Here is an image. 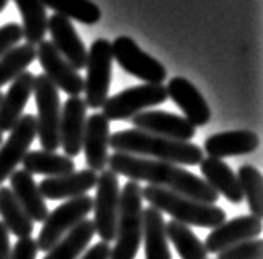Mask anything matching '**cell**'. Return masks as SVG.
I'll return each instance as SVG.
<instances>
[{
  "instance_id": "obj_1",
  "label": "cell",
  "mask_w": 263,
  "mask_h": 259,
  "mask_svg": "<svg viewBox=\"0 0 263 259\" xmlns=\"http://www.w3.org/2000/svg\"><path fill=\"white\" fill-rule=\"evenodd\" d=\"M107 165L110 166V171L125 176L128 181H147L152 186L168 189L206 204H215L218 201V195L200 176L174 163L127 153H114L108 156Z\"/></svg>"
},
{
  "instance_id": "obj_2",
  "label": "cell",
  "mask_w": 263,
  "mask_h": 259,
  "mask_svg": "<svg viewBox=\"0 0 263 259\" xmlns=\"http://www.w3.org/2000/svg\"><path fill=\"white\" fill-rule=\"evenodd\" d=\"M108 148L115 149L114 153L143 156L150 160L174 163L178 166H195L203 160V149L195 143L163 138L137 128L110 135Z\"/></svg>"
},
{
  "instance_id": "obj_3",
  "label": "cell",
  "mask_w": 263,
  "mask_h": 259,
  "mask_svg": "<svg viewBox=\"0 0 263 259\" xmlns=\"http://www.w3.org/2000/svg\"><path fill=\"white\" fill-rule=\"evenodd\" d=\"M142 198L152 208L158 209L162 214L167 213L174 221L182 223L185 226L215 229L227 221L225 209L217 204L200 203L158 186L148 185L147 188H142Z\"/></svg>"
},
{
  "instance_id": "obj_4",
  "label": "cell",
  "mask_w": 263,
  "mask_h": 259,
  "mask_svg": "<svg viewBox=\"0 0 263 259\" xmlns=\"http://www.w3.org/2000/svg\"><path fill=\"white\" fill-rule=\"evenodd\" d=\"M142 186L127 181L120 189L119 220H117L115 244L108 259H135L142 244Z\"/></svg>"
},
{
  "instance_id": "obj_5",
  "label": "cell",
  "mask_w": 263,
  "mask_h": 259,
  "mask_svg": "<svg viewBox=\"0 0 263 259\" xmlns=\"http://www.w3.org/2000/svg\"><path fill=\"white\" fill-rule=\"evenodd\" d=\"M33 95L37 103V136L44 152L60 148V97L59 90L45 75H37L33 81Z\"/></svg>"
},
{
  "instance_id": "obj_6",
  "label": "cell",
  "mask_w": 263,
  "mask_h": 259,
  "mask_svg": "<svg viewBox=\"0 0 263 259\" xmlns=\"http://www.w3.org/2000/svg\"><path fill=\"white\" fill-rule=\"evenodd\" d=\"M112 45L105 38H97L87 55V77L84 78L85 105L99 110L108 98L110 81H112Z\"/></svg>"
},
{
  "instance_id": "obj_7",
  "label": "cell",
  "mask_w": 263,
  "mask_h": 259,
  "mask_svg": "<svg viewBox=\"0 0 263 259\" xmlns=\"http://www.w3.org/2000/svg\"><path fill=\"white\" fill-rule=\"evenodd\" d=\"M97 195L93 198V228L95 234L103 243H114L117 234V220L120 206V183L119 175L110 169L100 171L97 178Z\"/></svg>"
},
{
  "instance_id": "obj_8",
  "label": "cell",
  "mask_w": 263,
  "mask_h": 259,
  "mask_svg": "<svg viewBox=\"0 0 263 259\" xmlns=\"http://www.w3.org/2000/svg\"><path fill=\"white\" fill-rule=\"evenodd\" d=\"M92 208H93V198L84 195V196L72 198V200H67L60 206L55 208L52 213H48L37 238L39 251L47 253L68 231H72L79 223L87 220Z\"/></svg>"
},
{
  "instance_id": "obj_9",
  "label": "cell",
  "mask_w": 263,
  "mask_h": 259,
  "mask_svg": "<svg viewBox=\"0 0 263 259\" xmlns=\"http://www.w3.org/2000/svg\"><path fill=\"white\" fill-rule=\"evenodd\" d=\"M167 90L163 85H137L127 90L108 97L102 106V115L108 121H123L132 120L135 115L145 112L147 108L162 105L167 101Z\"/></svg>"
},
{
  "instance_id": "obj_10",
  "label": "cell",
  "mask_w": 263,
  "mask_h": 259,
  "mask_svg": "<svg viewBox=\"0 0 263 259\" xmlns=\"http://www.w3.org/2000/svg\"><path fill=\"white\" fill-rule=\"evenodd\" d=\"M110 45H112L114 60L132 77L142 80L148 85H162L167 80V68L157 58L143 52L134 38L120 35Z\"/></svg>"
},
{
  "instance_id": "obj_11",
  "label": "cell",
  "mask_w": 263,
  "mask_h": 259,
  "mask_svg": "<svg viewBox=\"0 0 263 259\" xmlns=\"http://www.w3.org/2000/svg\"><path fill=\"white\" fill-rule=\"evenodd\" d=\"M37 136V118L35 115L25 113L17 121V125L10 130L9 138L4 145H0V186L10 178L15 171L18 163H22L24 156L29 152L30 145Z\"/></svg>"
},
{
  "instance_id": "obj_12",
  "label": "cell",
  "mask_w": 263,
  "mask_h": 259,
  "mask_svg": "<svg viewBox=\"0 0 263 259\" xmlns=\"http://www.w3.org/2000/svg\"><path fill=\"white\" fill-rule=\"evenodd\" d=\"M37 58L44 68V75L52 81L57 90L70 97H79L84 92V77L68 65V62L57 52L48 40H42L37 47Z\"/></svg>"
},
{
  "instance_id": "obj_13",
  "label": "cell",
  "mask_w": 263,
  "mask_h": 259,
  "mask_svg": "<svg viewBox=\"0 0 263 259\" xmlns=\"http://www.w3.org/2000/svg\"><path fill=\"white\" fill-rule=\"evenodd\" d=\"M261 233V220L252 214H241L230 221L221 223L220 226L210 231L203 246L206 253L218 254L221 251L235 246L238 243L257 240Z\"/></svg>"
},
{
  "instance_id": "obj_14",
  "label": "cell",
  "mask_w": 263,
  "mask_h": 259,
  "mask_svg": "<svg viewBox=\"0 0 263 259\" xmlns=\"http://www.w3.org/2000/svg\"><path fill=\"white\" fill-rule=\"evenodd\" d=\"M137 130L177 141H190L197 136V128L183 117L162 110H145L132 118Z\"/></svg>"
},
{
  "instance_id": "obj_15",
  "label": "cell",
  "mask_w": 263,
  "mask_h": 259,
  "mask_svg": "<svg viewBox=\"0 0 263 259\" xmlns=\"http://www.w3.org/2000/svg\"><path fill=\"white\" fill-rule=\"evenodd\" d=\"M167 97L183 112L185 120L193 126H205L212 118L210 106L198 88L183 77H174L165 87Z\"/></svg>"
},
{
  "instance_id": "obj_16",
  "label": "cell",
  "mask_w": 263,
  "mask_h": 259,
  "mask_svg": "<svg viewBox=\"0 0 263 259\" xmlns=\"http://www.w3.org/2000/svg\"><path fill=\"white\" fill-rule=\"evenodd\" d=\"M47 30L52 37V45L64 57L73 70H82L87 65L88 50L79 37L73 24L62 15H52L47 20Z\"/></svg>"
},
{
  "instance_id": "obj_17",
  "label": "cell",
  "mask_w": 263,
  "mask_h": 259,
  "mask_svg": "<svg viewBox=\"0 0 263 259\" xmlns=\"http://www.w3.org/2000/svg\"><path fill=\"white\" fill-rule=\"evenodd\" d=\"M85 121V100L80 97H70L64 103V110L60 113V146L68 158H75L82 152Z\"/></svg>"
},
{
  "instance_id": "obj_18",
  "label": "cell",
  "mask_w": 263,
  "mask_h": 259,
  "mask_svg": "<svg viewBox=\"0 0 263 259\" xmlns=\"http://www.w3.org/2000/svg\"><path fill=\"white\" fill-rule=\"evenodd\" d=\"M108 138L110 121L102 113L90 115L85 121V132L82 138V149L85 163L92 171H103L108 163Z\"/></svg>"
},
{
  "instance_id": "obj_19",
  "label": "cell",
  "mask_w": 263,
  "mask_h": 259,
  "mask_svg": "<svg viewBox=\"0 0 263 259\" xmlns=\"http://www.w3.org/2000/svg\"><path fill=\"white\" fill-rule=\"evenodd\" d=\"M33 81L35 75L22 72L10 83L9 90L0 100V132H10L17 121L24 117V110L33 95Z\"/></svg>"
},
{
  "instance_id": "obj_20",
  "label": "cell",
  "mask_w": 263,
  "mask_h": 259,
  "mask_svg": "<svg viewBox=\"0 0 263 259\" xmlns=\"http://www.w3.org/2000/svg\"><path fill=\"white\" fill-rule=\"evenodd\" d=\"M99 175L92 169H80L62 176H52L40 181L39 189L45 200L50 201H62L72 200V198L84 196L97 185Z\"/></svg>"
},
{
  "instance_id": "obj_21",
  "label": "cell",
  "mask_w": 263,
  "mask_h": 259,
  "mask_svg": "<svg viewBox=\"0 0 263 259\" xmlns=\"http://www.w3.org/2000/svg\"><path fill=\"white\" fill-rule=\"evenodd\" d=\"M260 146V138L255 132L248 130H232V132L215 133L203 143V149L210 158L223 160L227 156H238L253 153Z\"/></svg>"
},
{
  "instance_id": "obj_22",
  "label": "cell",
  "mask_w": 263,
  "mask_h": 259,
  "mask_svg": "<svg viewBox=\"0 0 263 259\" xmlns=\"http://www.w3.org/2000/svg\"><path fill=\"white\" fill-rule=\"evenodd\" d=\"M10 191L15 196L17 203L22 206L25 214L35 223H44L48 216V206L45 198L39 189V185L30 173L25 169H17L10 175Z\"/></svg>"
},
{
  "instance_id": "obj_23",
  "label": "cell",
  "mask_w": 263,
  "mask_h": 259,
  "mask_svg": "<svg viewBox=\"0 0 263 259\" xmlns=\"http://www.w3.org/2000/svg\"><path fill=\"white\" fill-rule=\"evenodd\" d=\"M200 171H202L203 181L209 185L218 196L227 198L232 204H240L243 201V195L238 185L237 175L227 165L223 160L210 158L206 156L200 161Z\"/></svg>"
},
{
  "instance_id": "obj_24",
  "label": "cell",
  "mask_w": 263,
  "mask_h": 259,
  "mask_svg": "<svg viewBox=\"0 0 263 259\" xmlns=\"http://www.w3.org/2000/svg\"><path fill=\"white\" fill-rule=\"evenodd\" d=\"M142 240L147 259H174L165 231L163 214L155 208H145L142 218Z\"/></svg>"
},
{
  "instance_id": "obj_25",
  "label": "cell",
  "mask_w": 263,
  "mask_h": 259,
  "mask_svg": "<svg viewBox=\"0 0 263 259\" xmlns=\"http://www.w3.org/2000/svg\"><path fill=\"white\" fill-rule=\"evenodd\" d=\"M22 166L30 175H44L62 176L75 171V161L65 155H59L55 152H44V149H33L27 152L22 160Z\"/></svg>"
},
{
  "instance_id": "obj_26",
  "label": "cell",
  "mask_w": 263,
  "mask_h": 259,
  "mask_svg": "<svg viewBox=\"0 0 263 259\" xmlns=\"http://www.w3.org/2000/svg\"><path fill=\"white\" fill-rule=\"evenodd\" d=\"M95 234L92 220H84L47 251L44 259H79Z\"/></svg>"
},
{
  "instance_id": "obj_27",
  "label": "cell",
  "mask_w": 263,
  "mask_h": 259,
  "mask_svg": "<svg viewBox=\"0 0 263 259\" xmlns=\"http://www.w3.org/2000/svg\"><path fill=\"white\" fill-rule=\"evenodd\" d=\"M22 17V32L27 44L39 45L47 33V9L42 0H13Z\"/></svg>"
},
{
  "instance_id": "obj_28",
  "label": "cell",
  "mask_w": 263,
  "mask_h": 259,
  "mask_svg": "<svg viewBox=\"0 0 263 259\" xmlns=\"http://www.w3.org/2000/svg\"><path fill=\"white\" fill-rule=\"evenodd\" d=\"M0 216L9 233L15 234L18 240L30 238L33 233V221L25 214V211L7 186H0Z\"/></svg>"
},
{
  "instance_id": "obj_29",
  "label": "cell",
  "mask_w": 263,
  "mask_h": 259,
  "mask_svg": "<svg viewBox=\"0 0 263 259\" xmlns=\"http://www.w3.org/2000/svg\"><path fill=\"white\" fill-rule=\"evenodd\" d=\"M165 231H167L170 243L175 246L180 259H206L209 256L203 243L190 229V226L172 220L165 223Z\"/></svg>"
},
{
  "instance_id": "obj_30",
  "label": "cell",
  "mask_w": 263,
  "mask_h": 259,
  "mask_svg": "<svg viewBox=\"0 0 263 259\" xmlns=\"http://www.w3.org/2000/svg\"><path fill=\"white\" fill-rule=\"evenodd\" d=\"M42 4L45 9L55 10L57 15L85 25H95L102 18V10L92 0H42Z\"/></svg>"
},
{
  "instance_id": "obj_31",
  "label": "cell",
  "mask_w": 263,
  "mask_h": 259,
  "mask_svg": "<svg viewBox=\"0 0 263 259\" xmlns=\"http://www.w3.org/2000/svg\"><path fill=\"white\" fill-rule=\"evenodd\" d=\"M37 58L35 47L30 44L15 45L0 57V87L13 81Z\"/></svg>"
},
{
  "instance_id": "obj_32",
  "label": "cell",
  "mask_w": 263,
  "mask_h": 259,
  "mask_svg": "<svg viewBox=\"0 0 263 259\" xmlns=\"http://www.w3.org/2000/svg\"><path fill=\"white\" fill-rule=\"evenodd\" d=\"M238 185L243 195V200H247L250 214L261 220V173L258 168L252 165H241L237 173Z\"/></svg>"
},
{
  "instance_id": "obj_33",
  "label": "cell",
  "mask_w": 263,
  "mask_h": 259,
  "mask_svg": "<svg viewBox=\"0 0 263 259\" xmlns=\"http://www.w3.org/2000/svg\"><path fill=\"white\" fill-rule=\"evenodd\" d=\"M261 240L257 238V240L238 243L232 248L221 251V253H218L217 259H261Z\"/></svg>"
},
{
  "instance_id": "obj_34",
  "label": "cell",
  "mask_w": 263,
  "mask_h": 259,
  "mask_svg": "<svg viewBox=\"0 0 263 259\" xmlns=\"http://www.w3.org/2000/svg\"><path fill=\"white\" fill-rule=\"evenodd\" d=\"M24 38V32L20 24H5L0 27V57L13 49Z\"/></svg>"
},
{
  "instance_id": "obj_35",
  "label": "cell",
  "mask_w": 263,
  "mask_h": 259,
  "mask_svg": "<svg viewBox=\"0 0 263 259\" xmlns=\"http://www.w3.org/2000/svg\"><path fill=\"white\" fill-rule=\"evenodd\" d=\"M37 253V241L32 238H24V240H18L15 246L12 248L10 259H35Z\"/></svg>"
},
{
  "instance_id": "obj_36",
  "label": "cell",
  "mask_w": 263,
  "mask_h": 259,
  "mask_svg": "<svg viewBox=\"0 0 263 259\" xmlns=\"http://www.w3.org/2000/svg\"><path fill=\"white\" fill-rule=\"evenodd\" d=\"M110 251H112L110 244L100 241V243H95L93 246H90L87 253L80 259H108L110 257Z\"/></svg>"
},
{
  "instance_id": "obj_37",
  "label": "cell",
  "mask_w": 263,
  "mask_h": 259,
  "mask_svg": "<svg viewBox=\"0 0 263 259\" xmlns=\"http://www.w3.org/2000/svg\"><path fill=\"white\" fill-rule=\"evenodd\" d=\"M10 233L5 228V224L0 221V259H10Z\"/></svg>"
},
{
  "instance_id": "obj_38",
  "label": "cell",
  "mask_w": 263,
  "mask_h": 259,
  "mask_svg": "<svg viewBox=\"0 0 263 259\" xmlns=\"http://www.w3.org/2000/svg\"><path fill=\"white\" fill-rule=\"evenodd\" d=\"M7 4H9V0H0V12H2V10L5 9Z\"/></svg>"
},
{
  "instance_id": "obj_39",
  "label": "cell",
  "mask_w": 263,
  "mask_h": 259,
  "mask_svg": "<svg viewBox=\"0 0 263 259\" xmlns=\"http://www.w3.org/2000/svg\"><path fill=\"white\" fill-rule=\"evenodd\" d=\"M2 141H4V135H2V132H0V145H2Z\"/></svg>"
},
{
  "instance_id": "obj_40",
  "label": "cell",
  "mask_w": 263,
  "mask_h": 259,
  "mask_svg": "<svg viewBox=\"0 0 263 259\" xmlns=\"http://www.w3.org/2000/svg\"><path fill=\"white\" fill-rule=\"evenodd\" d=\"M2 95H4V93H0V100H2Z\"/></svg>"
}]
</instances>
